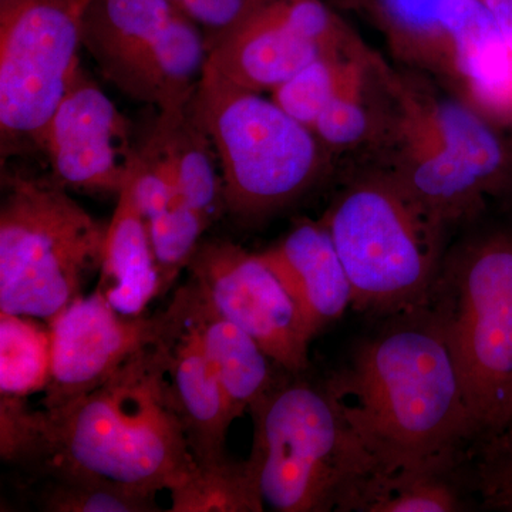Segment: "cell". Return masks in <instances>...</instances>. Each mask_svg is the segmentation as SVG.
<instances>
[{
  "mask_svg": "<svg viewBox=\"0 0 512 512\" xmlns=\"http://www.w3.org/2000/svg\"><path fill=\"white\" fill-rule=\"evenodd\" d=\"M192 284L232 323L291 373L309 366V343L298 309L261 254L222 239L201 242L188 264Z\"/></svg>",
  "mask_w": 512,
  "mask_h": 512,
  "instance_id": "13",
  "label": "cell"
},
{
  "mask_svg": "<svg viewBox=\"0 0 512 512\" xmlns=\"http://www.w3.org/2000/svg\"><path fill=\"white\" fill-rule=\"evenodd\" d=\"M39 151L64 188L117 197L137 160L130 123L82 67L53 114Z\"/></svg>",
  "mask_w": 512,
  "mask_h": 512,
  "instance_id": "14",
  "label": "cell"
},
{
  "mask_svg": "<svg viewBox=\"0 0 512 512\" xmlns=\"http://www.w3.org/2000/svg\"><path fill=\"white\" fill-rule=\"evenodd\" d=\"M170 494L171 512H261L265 507L248 460L195 466Z\"/></svg>",
  "mask_w": 512,
  "mask_h": 512,
  "instance_id": "23",
  "label": "cell"
},
{
  "mask_svg": "<svg viewBox=\"0 0 512 512\" xmlns=\"http://www.w3.org/2000/svg\"><path fill=\"white\" fill-rule=\"evenodd\" d=\"M185 288L187 312L171 346L168 375L195 464L215 466L228 460L225 439L235 419L192 316L188 286Z\"/></svg>",
  "mask_w": 512,
  "mask_h": 512,
  "instance_id": "16",
  "label": "cell"
},
{
  "mask_svg": "<svg viewBox=\"0 0 512 512\" xmlns=\"http://www.w3.org/2000/svg\"><path fill=\"white\" fill-rule=\"evenodd\" d=\"M82 39L104 79L158 111L190 104L207 64L204 32L170 0H89Z\"/></svg>",
  "mask_w": 512,
  "mask_h": 512,
  "instance_id": "9",
  "label": "cell"
},
{
  "mask_svg": "<svg viewBox=\"0 0 512 512\" xmlns=\"http://www.w3.org/2000/svg\"><path fill=\"white\" fill-rule=\"evenodd\" d=\"M431 296L478 439L512 423V232L470 234L444 254Z\"/></svg>",
  "mask_w": 512,
  "mask_h": 512,
  "instance_id": "6",
  "label": "cell"
},
{
  "mask_svg": "<svg viewBox=\"0 0 512 512\" xmlns=\"http://www.w3.org/2000/svg\"><path fill=\"white\" fill-rule=\"evenodd\" d=\"M204 32L207 43L245 18L262 0H170Z\"/></svg>",
  "mask_w": 512,
  "mask_h": 512,
  "instance_id": "28",
  "label": "cell"
},
{
  "mask_svg": "<svg viewBox=\"0 0 512 512\" xmlns=\"http://www.w3.org/2000/svg\"><path fill=\"white\" fill-rule=\"evenodd\" d=\"M46 477L40 507L52 512L161 511L157 493L120 483L66 463H47L35 471Z\"/></svg>",
  "mask_w": 512,
  "mask_h": 512,
  "instance_id": "20",
  "label": "cell"
},
{
  "mask_svg": "<svg viewBox=\"0 0 512 512\" xmlns=\"http://www.w3.org/2000/svg\"><path fill=\"white\" fill-rule=\"evenodd\" d=\"M80 0H0L2 160L40 150L46 128L79 70Z\"/></svg>",
  "mask_w": 512,
  "mask_h": 512,
  "instance_id": "10",
  "label": "cell"
},
{
  "mask_svg": "<svg viewBox=\"0 0 512 512\" xmlns=\"http://www.w3.org/2000/svg\"><path fill=\"white\" fill-rule=\"evenodd\" d=\"M80 2L83 3V6L86 5L87 2H89V0H80Z\"/></svg>",
  "mask_w": 512,
  "mask_h": 512,
  "instance_id": "32",
  "label": "cell"
},
{
  "mask_svg": "<svg viewBox=\"0 0 512 512\" xmlns=\"http://www.w3.org/2000/svg\"><path fill=\"white\" fill-rule=\"evenodd\" d=\"M0 312L49 322L100 275L107 227L57 181L3 175Z\"/></svg>",
  "mask_w": 512,
  "mask_h": 512,
  "instance_id": "7",
  "label": "cell"
},
{
  "mask_svg": "<svg viewBox=\"0 0 512 512\" xmlns=\"http://www.w3.org/2000/svg\"><path fill=\"white\" fill-rule=\"evenodd\" d=\"M360 40L326 0H262L207 43L205 67L252 92H272L322 55H349Z\"/></svg>",
  "mask_w": 512,
  "mask_h": 512,
  "instance_id": "12",
  "label": "cell"
},
{
  "mask_svg": "<svg viewBox=\"0 0 512 512\" xmlns=\"http://www.w3.org/2000/svg\"><path fill=\"white\" fill-rule=\"evenodd\" d=\"M464 510L447 471H414L376 476L367 484L353 511L454 512Z\"/></svg>",
  "mask_w": 512,
  "mask_h": 512,
  "instance_id": "24",
  "label": "cell"
},
{
  "mask_svg": "<svg viewBox=\"0 0 512 512\" xmlns=\"http://www.w3.org/2000/svg\"><path fill=\"white\" fill-rule=\"evenodd\" d=\"M147 138L170 165L184 201L208 224L217 221L227 211L220 164L191 103L158 111Z\"/></svg>",
  "mask_w": 512,
  "mask_h": 512,
  "instance_id": "19",
  "label": "cell"
},
{
  "mask_svg": "<svg viewBox=\"0 0 512 512\" xmlns=\"http://www.w3.org/2000/svg\"><path fill=\"white\" fill-rule=\"evenodd\" d=\"M43 453V410L23 397L0 394V454L5 463L32 470Z\"/></svg>",
  "mask_w": 512,
  "mask_h": 512,
  "instance_id": "26",
  "label": "cell"
},
{
  "mask_svg": "<svg viewBox=\"0 0 512 512\" xmlns=\"http://www.w3.org/2000/svg\"><path fill=\"white\" fill-rule=\"evenodd\" d=\"M353 57L340 55L318 57L299 70L288 82L272 90L271 99L293 119L298 120L303 126L312 128L345 82Z\"/></svg>",
  "mask_w": 512,
  "mask_h": 512,
  "instance_id": "25",
  "label": "cell"
},
{
  "mask_svg": "<svg viewBox=\"0 0 512 512\" xmlns=\"http://www.w3.org/2000/svg\"><path fill=\"white\" fill-rule=\"evenodd\" d=\"M187 286L192 316L237 420L274 386L284 369L245 330L225 319L197 286L191 281Z\"/></svg>",
  "mask_w": 512,
  "mask_h": 512,
  "instance_id": "17",
  "label": "cell"
},
{
  "mask_svg": "<svg viewBox=\"0 0 512 512\" xmlns=\"http://www.w3.org/2000/svg\"><path fill=\"white\" fill-rule=\"evenodd\" d=\"M352 285L353 308L397 315L429 305L447 227L379 161L346 183L320 221Z\"/></svg>",
  "mask_w": 512,
  "mask_h": 512,
  "instance_id": "5",
  "label": "cell"
},
{
  "mask_svg": "<svg viewBox=\"0 0 512 512\" xmlns=\"http://www.w3.org/2000/svg\"><path fill=\"white\" fill-rule=\"evenodd\" d=\"M97 289L126 315H141L160 296V275L146 220L130 184L119 194L107 227L106 252Z\"/></svg>",
  "mask_w": 512,
  "mask_h": 512,
  "instance_id": "18",
  "label": "cell"
},
{
  "mask_svg": "<svg viewBox=\"0 0 512 512\" xmlns=\"http://www.w3.org/2000/svg\"><path fill=\"white\" fill-rule=\"evenodd\" d=\"M261 256L291 296L309 339L352 306L349 276L322 222H302Z\"/></svg>",
  "mask_w": 512,
  "mask_h": 512,
  "instance_id": "15",
  "label": "cell"
},
{
  "mask_svg": "<svg viewBox=\"0 0 512 512\" xmlns=\"http://www.w3.org/2000/svg\"><path fill=\"white\" fill-rule=\"evenodd\" d=\"M476 474L485 507L512 512V423L483 439Z\"/></svg>",
  "mask_w": 512,
  "mask_h": 512,
  "instance_id": "27",
  "label": "cell"
},
{
  "mask_svg": "<svg viewBox=\"0 0 512 512\" xmlns=\"http://www.w3.org/2000/svg\"><path fill=\"white\" fill-rule=\"evenodd\" d=\"M191 109L220 164L225 207L258 220L291 204L323 170L325 147L272 99L205 67Z\"/></svg>",
  "mask_w": 512,
  "mask_h": 512,
  "instance_id": "8",
  "label": "cell"
},
{
  "mask_svg": "<svg viewBox=\"0 0 512 512\" xmlns=\"http://www.w3.org/2000/svg\"><path fill=\"white\" fill-rule=\"evenodd\" d=\"M248 457L262 500L279 512L353 511L379 476L328 384L284 372L252 404Z\"/></svg>",
  "mask_w": 512,
  "mask_h": 512,
  "instance_id": "4",
  "label": "cell"
},
{
  "mask_svg": "<svg viewBox=\"0 0 512 512\" xmlns=\"http://www.w3.org/2000/svg\"><path fill=\"white\" fill-rule=\"evenodd\" d=\"M512 52V0H483Z\"/></svg>",
  "mask_w": 512,
  "mask_h": 512,
  "instance_id": "29",
  "label": "cell"
},
{
  "mask_svg": "<svg viewBox=\"0 0 512 512\" xmlns=\"http://www.w3.org/2000/svg\"><path fill=\"white\" fill-rule=\"evenodd\" d=\"M510 178L512 180V157H510Z\"/></svg>",
  "mask_w": 512,
  "mask_h": 512,
  "instance_id": "31",
  "label": "cell"
},
{
  "mask_svg": "<svg viewBox=\"0 0 512 512\" xmlns=\"http://www.w3.org/2000/svg\"><path fill=\"white\" fill-rule=\"evenodd\" d=\"M187 288L178 289L164 311L126 315L96 289L49 320L52 369L43 409H63L86 396L141 353L174 338L187 312Z\"/></svg>",
  "mask_w": 512,
  "mask_h": 512,
  "instance_id": "11",
  "label": "cell"
},
{
  "mask_svg": "<svg viewBox=\"0 0 512 512\" xmlns=\"http://www.w3.org/2000/svg\"><path fill=\"white\" fill-rule=\"evenodd\" d=\"M175 336L63 409H43V456L33 473L56 461L154 493L183 483L197 464L168 375Z\"/></svg>",
  "mask_w": 512,
  "mask_h": 512,
  "instance_id": "2",
  "label": "cell"
},
{
  "mask_svg": "<svg viewBox=\"0 0 512 512\" xmlns=\"http://www.w3.org/2000/svg\"><path fill=\"white\" fill-rule=\"evenodd\" d=\"M453 0H370L377 20L402 55L448 72V9Z\"/></svg>",
  "mask_w": 512,
  "mask_h": 512,
  "instance_id": "21",
  "label": "cell"
},
{
  "mask_svg": "<svg viewBox=\"0 0 512 512\" xmlns=\"http://www.w3.org/2000/svg\"><path fill=\"white\" fill-rule=\"evenodd\" d=\"M386 120L376 161L447 228L473 220L510 178V151L481 111L383 64Z\"/></svg>",
  "mask_w": 512,
  "mask_h": 512,
  "instance_id": "3",
  "label": "cell"
},
{
  "mask_svg": "<svg viewBox=\"0 0 512 512\" xmlns=\"http://www.w3.org/2000/svg\"><path fill=\"white\" fill-rule=\"evenodd\" d=\"M326 2L340 9H355L359 8V6L367 5L370 0H326Z\"/></svg>",
  "mask_w": 512,
  "mask_h": 512,
  "instance_id": "30",
  "label": "cell"
},
{
  "mask_svg": "<svg viewBox=\"0 0 512 512\" xmlns=\"http://www.w3.org/2000/svg\"><path fill=\"white\" fill-rule=\"evenodd\" d=\"M40 319L0 312V394L45 392L52 369V335Z\"/></svg>",
  "mask_w": 512,
  "mask_h": 512,
  "instance_id": "22",
  "label": "cell"
},
{
  "mask_svg": "<svg viewBox=\"0 0 512 512\" xmlns=\"http://www.w3.org/2000/svg\"><path fill=\"white\" fill-rule=\"evenodd\" d=\"M393 318L326 384L379 474L448 471L476 434L443 320L427 305Z\"/></svg>",
  "mask_w": 512,
  "mask_h": 512,
  "instance_id": "1",
  "label": "cell"
}]
</instances>
